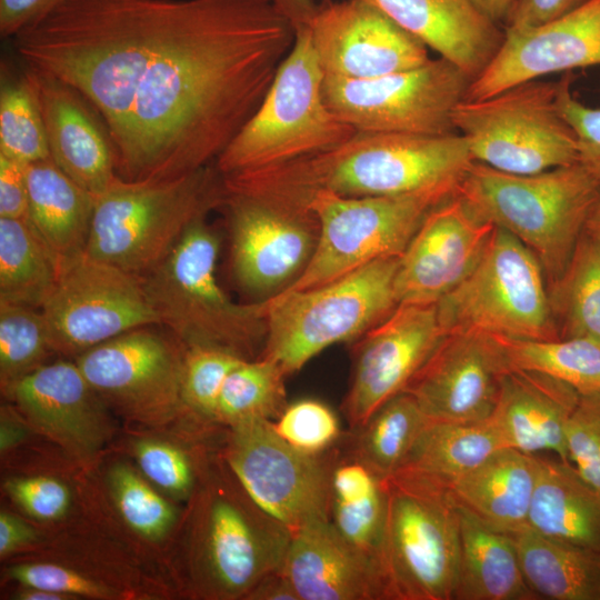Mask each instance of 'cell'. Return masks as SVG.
<instances>
[{
  "instance_id": "6da1fadb",
  "label": "cell",
  "mask_w": 600,
  "mask_h": 600,
  "mask_svg": "<svg viewBox=\"0 0 600 600\" xmlns=\"http://www.w3.org/2000/svg\"><path fill=\"white\" fill-rule=\"evenodd\" d=\"M294 38L270 0H66L13 44L91 103L117 174L137 182L214 163Z\"/></svg>"
},
{
  "instance_id": "7a4b0ae2",
  "label": "cell",
  "mask_w": 600,
  "mask_h": 600,
  "mask_svg": "<svg viewBox=\"0 0 600 600\" xmlns=\"http://www.w3.org/2000/svg\"><path fill=\"white\" fill-rule=\"evenodd\" d=\"M474 161L458 132L444 136L357 131L342 143L279 166L222 177L227 196L309 211L318 192L362 198L458 186Z\"/></svg>"
},
{
  "instance_id": "3957f363",
  "label": "cell",
  "mask_w": 600,
  "mask_h": 600,
  "mask_svg": "<svg viewBox=\"0 0 600 600\" xmlns=\"http://www.w3.org/2000/svg\"><path fill=\"white\" fill-rule=\"evenodd\" d=\"M600 183L580 163L514 174L473 162L457 196L528 247L556 282L580 240Z\"/></svg>"
},
{
  "instance_id": "277c9868",
  "label": "cell",
  "mask_w": 600,
  "mask_h": 600,
  "mask_svg": "<svg viewBox=\"0 0 600 600\" xmlns=\"http://www.w3.org/2000/svg\"><path fill=\"white\" fill-rule=\"evenodd\" d=\"M226 200L214 163L164 181L119 176L96 198L86 253L144 277L173 250L187 230Z\"/></svg>"
},
{
  "instance_id": "5b68a950",
  "label": "cell",
  "mask_w": 600,
  "mask_h": 600,
  "mask_svg": "<svg viewBox=\"0 0 600 600\" xmlns=\"http://www.w3.org/2000/svg\"><path fill=\"white\" fill-rule=\"evenodd\" d=\"M220 239L206 219L194 222L144 283L160 326L183 346L261 356L267 338V300L232 301L216 278Z\"/></svg>"
},
{
  "instance_id": "8992f818",
  "label": "cell",
  "mask_w": 600,
  "mask_h": 600,
  "mask_svg": "<svg viewBox=\"0 0 600 600\" xmlns=\"http://www.w3.org/2000/svg\"><path fill=\"white\" fill-rule=\"evenodd\" d=\"M323 80L309 28L297 30L262 102L217 158L220 174L279 166L352 137L357 131L326 104Z\"/></svg>"
},
{
  "instance_id": "52a82bcc",
  "label": "cell",
  "mask_w": 600,
  "mask_h": 600,
  "mask_svg": "<svg viewBox=\"0 0 600 600\" xmlns=\"http://www.w3.org/2000/svg\"><path fill=\"white\" fill-rule=\"evenodd\" d=\"M398 262L399 257L378 259L321 286L270 296L260 357L288 377L330 346L358 340L398 306Z\"/></svg>"
},
{
  "instance_id": "ba28073f",
  "label": "cell",
  "mask_w": 600,
  "mask_h": 600,
  "mask_svg": "<svg viewBox=\"0 0 600 600\" xmlns=\"http://www.w3.org/2000/svg\"><path fill=\"white\" fill-rule=\"evenodd\" d=\"M544 274L528 247L494 227L472 271L437 303L443 330L519 340L561 338Z\"/></svg>"
},
{
  "instance_id": "9c48e42d",
  "label": "cell",
  "mask_w": 600,
  "mask_h": 600,
  "mask_svg": "<svg viewBox=\"0 0 600 600\" xmlns=\"http://www.w3.org/2000/svg\"><path fill=\"white\" fill-rule=\"evenodd\" d=\"M474 162L533 174L578 162L577 139L558 106L557 82L533 80L481 100H462L451 113Z\"/></svg>"
},
{
  "instance_id": "30bf717a",
  "label": "cell",
  "mask_w": 600,
  "mask_h": 600,
  "mask_svg": "<svg viewBox=\"0 0 600 600\" xmlns=\"http://www.w3.org/2000/svg\"><path fill=\"white\" fill-rule=\"evenodd\" d=\"M459 552L451 491L401 473L389 477L381 556L389 600H453Z\"/></svg>"
},
{
  "instance_id": "8fae6325",
  "label": "cell",
  "mask_w": 600,
  "mask_h": 600,
  "mask_svg": "<svg viewBox=\"0 0 600 600\" xmlns=\"http://www.w3.org/2000/svg\"><path fill=\"white\" fill-rule=\"evenodd\" d=\"M291 531L262 510L231 470L200 494L194 521V572L199 590L212 598L246 599L282 566Z\"/></svg>"
},
{
  "instance_id": "7c38bea8",
  "label": "cell",
  "mask_w": 600,
  "mask_h": 600,
  "mask_svg": "<svg viewBox=\"0 0 600 600\" xmlns=\"http://www.w3.org/2000/svg\"><path fill=\"white\" fill-rule=\"evenodd\" d=\"M454 194L442 189L362 198L316 193L307 204L318 222L316 248L283 290L318 287L378 259L400 257L428 212Z\"/></svg>"
},
{
  "instance_id": "4fadbf2b",
  "label": "cell",
  "mask_w": 600,
  "mask_h": 600,
  "mask_svg": "<svg viewBox=\"0 0 600 600\" xmlns=\"http://www.w3.org/2000/svg\"><path fill=\"white\" fill-rule=\"evenodd\" d=\"M470 82L439 57L370 79L324 76L323 99L356 131L444 136L456 132L451 113Z\"/></svg>"
},
{
  "instance_id": "5bb4252c",
  "label": "cell",
  "mask_w": 600,
  "mask_h": 600,
  "mask_svg": "<svg viewBox=\"0 0 600 600\" xmlns=\"http://www.w3.org/2000/svg\"><path fill=\"white\" fill-rule=\"evenodd\" d=\"M336 447L309 454L283 440L272 421L252 420L228 427L222 459L249 497L292 532L330 519Z\"/></svg>"
},
{
  "instance_id": "9a60e30c",
  "label": "cell",
  "mask_w": 600,
  "mask_h": 600,
  "mask_svg": "<svg viewBox=\"0 0 600 600\" xmlns=\"http://www.w3.org/2000/svg\"><path fill=\"white\" fill-rule=\"evenodd\" d=\"M54 352L79 356L127 331L160 326L144 278L87 253L60 268L40 309Z\"/></svg>"
},
{
  "instance_id": "2e32d148",
  "label": "cell",
  "mask_w": 600,
  "mask_h": 600,
  "mask_svg": "<svg viewBox=\"0 0 600 600\" xmlns=\"http://www.w3.org/2000/svg\"><path fill=\"white\" fill-rule=\"evenodd\" d=\"M148 326L127 331L77 357L76 363L106 406L121 416L161 424L183 409V346Z\"/></svg>"
},
{
  "instance_id": "e0dca14e",
  "label": "cell",
  "mask_w": 600,
  "mask_h": 600,
  "mask_svg": "<svg viewBox=\"0 0 600 600\" xmlns=\"http://www.w3.org/2000/svg\"><path fill=\"white\" fill-rule=\"evenodd\" d=\"M446 336L437 304H398L381 322L362 334L342 411L354 429L384 402L406 390Z\"/></svg>"
},
{
  "instance_id": "ac0fdd59",
  "label": "cell",
  "mask_w": 600,
  "mask_h": 600,
  "mask_svg": "<svg viewBox=\"0 0 600 600\" xmlns=\"http://www.w3.org/2000/svg\"><path fill=\"white\" fill-rule=\"evenodd\" d=\"M308 28L324 76L370 79L431 59L422 42L363 0H323Z\"/></svg>"
},
{
  "instance_id": "d6986e66",
  "label": "cell",
  "mask_w": 600,
  "mask_h": 600,
  "mask_svg": "<svg viewBox=\"0 0 600 600\" xmlns=\"http://www.w3.org/2000/svg\"><path fill=\"white\" fill-rule=\"evenodd\" d=\"M600 66V0H583L538 26L504 29L489 64L468 86L463 100H481L556 72Z\"/></svg>"
},
{
  "instance_id": "ffe728a7",
  "label": "cell",
  "mask_w": 600,
  "mask_h": 600,
  "mask_svg": "<svg viewBox=\"0 0 600 600\" xmlns=\"http://www.w3.org/2000/svg\"><path fill=\"white\" fill-rule=\"evenodd\" d=\"M508 369L496 337L448 332L404 391L431 421L479 422L492 414Z\"/></svg>"
},
{
  "instance_id": "44dd1931",
  "label": "cell",
  "mask_w": 600,
  "mask_h": 600,
  "mask_svg": "<svg viewBox=\"0 0 600 600\" xmlns=\"http://www.w3.org/2000/svg\"><path fill=\"white\" fill-rule=\"evenodd\" d=\"M494 227L457 194L433 207L399 257L398 304H437L472 271Z\"/></svg>"
},
{
  "instance_id": "7402d4cb",
  "label": "cell",
  "mask_w": 600,
  "mask_h": 600,
  "mask_svg": "<svg viewBox=\"0 0 600 600\" xmlns=\"http://www.w3.org/2000/svg\"><path fill=\"white\" fill-rule=\"evenodd\" d=\"M231 266L241 287L256 293L287 288L308 264L317 243L318 222L310 211L226 196Z\"/></svg>"
},
{
  "instance_id": "603a6c76",
  "label": "cell",
  "mask_w": 600,
  "mask_h": 600,
  "mask_svg": "<svg viewBox=\"0 0 600 600\" xmlns=\"http://www.w3.org/2000/svg\"><path fill=\"white\" fill-rule=\"evenodd\" d=\"M23 73L42 118L50 158L97 198L118 176L112 143L100 116L59 78L26 64Z\"/></svg>"
},
{
  "instance_id": "cb8c5ba5",
  "label": "cell",
  "mask_w": 600,
  "mask_h": 600,
  "mask_svg": "<svg viewBox=\"0 0 600 600\" xmlns=\"http://www.w3.org/2000/svg\"><path fill=\"white\" fill-rule=\"evenodd\" d=\"M3 391L29 424L77 457L94 454L109 436L107 406L76 362L44 363Z\"/></svg>"
},
{
  "instance_id": "d4e9b609",
  "label": "cell",
  "mask_w": 600,
  "mask_h": 600,
  "mask_svg": "<svg viewBox=\"0 0 600 600\" xmlns=\"http://www.w3.org/2000/svg\"><path fill=\"white\" fill-rule=\"evenodd\" d=\"M280 569L299 600H389L381 566L330 520L292 531Z\"/></svg>"
},
{
  "instance_id": "484cf974",
  "label": "cell",
  "mask_w": 600,
  "mask_h": 600,
  "mask_svg": "<svg viewBox=\"0 0 600 600\" xmlns=\"http://www.w3.org/2000/svg\"><path fill=\"white\" fill-rule=\"evenodd\" d=\"M579 398L578 391L550 376L509 368L490 419L507 448L532 456L551 452L569 462L566 430Z\"/></svg>"
},
{
  "instance_id": "4316f807",
  "label": "cell",
  "mask_w": 600,
  "mask_h": 600,
  "mask_svg": "<svg viewBox=\"0 0 600 600\" xmlns=\"http://www.w3.org/2000/svg\"><path fill=\"white\" fill-rule=\"evenodd\" d=\"M473 80L497 53L504 31L470 0H363Z\"/></svg>"
},
{
  "instance_id": "83f0119b",
  "label": "cell",
  "mask_w": 600,
  "mask_h": 600,
  "mask_svg": "<svg viewBox=\"0 0 600 600\" xmlns=\"http://www.w3.org/2000/svg\"><path fill=\"white\" fill-rule=\"evenodd\" d=\"M458 507L460 552L453 600H538L512 536Z\"/></svg>"
},
{
  "instance_id": "f1b7e54d",
  "label": "cell",
  "mask_w": 600,
  "mask_h": 600,
  "mask_svg": "<svg viewBox=\"0 0 600 600\" xmlns=\"http://www.w3.org/2000/svg\"><path fill=\"white\" fill-rule=\"evenodd\" d=\"M28 220L59 268L86 253L96 198L51 158L26 164Z\"/></svg>"
},
{
  "instance_id": "f546056e",
  "label": "cell",
  "mask_w": 600,
  "mask_h": 600,
  "mask_svg": "<svg viewBox=\"0 0 600 600\" xmlns=\"http://www.w3.org/2000/svg\"><path fill=\"white\" fill-rule=\"evenodd\" d=\"M539 458L502 448L459 479L456 501L492 527L511 533L528 524Z\"/></svg>"
},
{
  "instance_id": "4dcf8cb0",
  "label": "cell",
  "mask_w": 600,
  "mask_h": 600,
  "mask_svg": "<svg viewBox=\"0 0 600 600\" xmlns=\"http://www.w3.org/2000/svg\"><path fill=\"white\" fill-rule=\"evenodd\" d=\"M527 526L544 537L600 551V489L570 462L539 458Z\"/></svg>"
},
{
  "instance_id": "1f68e13d",
  "label": "cell",
  "mask_w": 600,
  "mask_h": 600,
  "mask_svg": "<svg viewBox=\"0 0 600 600\" xmlns=\"http://www.w3.org/2000/svg\"><path fill=\"white\" fill-rule=\"evenodd\" d=\"M330 490L329 520L334 529L350 544L381 566L387 479L340 444L334 450Z\"/></svg>"
},
{
  "instance_id": "d6a6232c",
  "label": "cell",
  "mask_w": 600,
  "mask_h": 600,
  "mask_svg": "<svg viewBox=\"0 0 600 600\" xmlns=\"http://www.w3.org/2000/svg\"><path fill=\"white\" fill-rule=\"evenodd\" d=\"M502 448L507 447L490 418L464 423L430 420L394 473L451 491L459 479Z\"/></svg>"
},
{
  "instance_id": "836d02e7",
  "label": "cell",
  "mask_w": 600,
  "mask_h": 600,
  "mask_svg": "<svg viewBox=\"0 0 600 600\" xmlns=\"http://www.w3.org/2000/svg\"><path fill=\"white\" fill-rule=\"evenodd\" d=\"M510 534L539 599L600 600V551L544 537L528 526Z\"/></svg>"
},
{
  "instance_id": "e575fe53",
  "label": "cell",
  "mask_w": 600,
  "mask_h": 600,
  "mask_svg": "<svg viewBox=\"0 0 600 600\" xmlns=\"http://www.w3.org/2000/svg\"><path fill=\"white\" fill-rule=\"evenodd\" d=\"M59 273L28 218H0V302L41 309Z\"/></svg>"
},
{
  "instance_id": "d590c367",
  "label": "cell",
  "mask_w": 600,
  "mask_h": 600,
  "mask_svg": "<svg viewBox=\"0 0 600 600\" xmlns=\"http://www.w3.org/2000/svg\"><path fill=\"white\" fill-rule=\"evenodd\" d=\"M430 420L417 400L402 391L384 402L370 418L341 439L342 446L383 479L403 463Z\"/></svg>"
},
{
  "instance_id": "8d00e7d4",
  "label": "cell",
  "mask_w": 600,
  "mask_h": 600,
  "mask_svg": "<svg viewBox=\"0 0 600 600\" xmlns=\"http://www.w3.org/2000/svg\"><path fill=\"white\" fill-rule=\"evenodd\" d=\"M496 338L503 348L509 368L544 373L580 394L600 393V341L581 337L553 340Z\"/></svg>"
},
{
  "instance_id": "74e56055",
  "label": "cell",
  "mask_w": 600,
  "mask_h": 600,
  "mask_svg": "<svg viewBox=\"0 0 600 600\" xmlns=\"http://www.w3.org/2000/svg\"><path fill=\"white\" fill-rule=\"evenodd\" d=\"M552 311L561 338L600 341V242L584 231L560 278L552 283Z\"/></svg>"
},
{
  "instance_id": "f35d334b",
  "label": "cell",
  "mask_w": 600,
  "mask_h": 600,
  "mask_svg": "<svg viewBox=\"0 0 600 600\" xmlns=\"http://www.w3.org/2000/svg\"><path fill=\"white\" fill-rule=\"evenodd\" d=\"M286 378L271 359L243 360L222 386L216 422L228 428L252 420L274 421L288 404Z\"/></svg>"
},
{
  "instance_id": "ab89813d",
  "label": "cell",
  "mask_w": 600,
  "mask_h": 600,
  "mask_svg": "<svg viewBox=\"0 0 600 600\" xmlns=\"http://www.w3.org/2000/svg\"><path fill=\"white\" fill-rule=\"evenodd\" d=\"M1 68L0 154L29 164L50 158L42 118L22 74Z\"/></svg>"
},
{
  "instance_id": "60d3db41",
  "label": "cell",
  "mask_w": 600,
  "mask_h": 600,
  "mask_svg": "<svg viewBox=\"0 0 600 600\" xmlns=\"http://www.w3.org/2000/svg\"><path fill=\"white\" fill-rule=\"evenodd\" d=\"M54 352L40 309L0 302V379L2 390L44 364Z\"/></svg>"
},
{
  "instance_id": "b9f144b4",
  "label": "cell",
  "mask_w": 600,
  "mask_h": 600,
  "mask_svg": "<svg viewBox=\"0 0 600 600\" xmlns=\"http://www.w3.org/2000/svg\"><path fill=\"white\" fill-rule=\"evenodd\" d=\"M181 399L183 409L198 419L216 422L218 399L228 374L244 359L228 351L203 347H183Z\"/></svg>"
},
{
  "instance_id": "7bdbcfd3",
  "label": "cell",
  "mask_w": 600,
  "mask_h": 600,
  "mask_svg": "<svg viewBox=\"0 0 600 600\" xmlns=\"http://www.w3.org/2000/svg\"><path fill=\"white\" fill-rule=\"evenodd\" d=\"M110 483L122 518L136 532L149 539L168 532L176 519L172 507L138 473L127 466H116Z\"/></svg>"
},
{
  "instance_id": "ee69618b",
  "label": "cell",
  "mask_w": 600,
  "mask_h": 600,
  "mask_svg": "<svg viewBox=\"0 0 600 600\" xmlns=\"http://www.w3.org/2000/svg\"><path fill=\"white\" fill-rule=\"evenodd\" d=\"M272 424L283 440L309 454L332 450L344 434L334 411L310 398L288 403Z\"/></svg>"
},
{
  "instance_id": "f6af8a7d",
  "label": "cell",
  "mask_w": 600,
  "mask_h": 600,
  "mask_svg": "<svg viewBox=\"0 0 600 600\" xmlns=\"http://www.w3.org/2000/svg\"><path fill=\"white\" fill-rule=\"evenodd\" d=\"M566 446L569 462L600 489V393L580 394L568 420Z\"/></svg>"
},
{
  "instance_id": "bcb514c9",
  "label": "cell",
  "mask_w": 600,
  "mask_h": 600,
  "mask_svg": "<svg viewBox=\"0 0 600 600\" xmlns=\"http://www.w3.org/2000/svg\"><path fill=\"white\" fill-rule=\"evenodd\" d=\"M572 72L557 81L559 109L572 128L580 163L600 183V108L579 101L571 90Z\"/></svg>"
},
{
  "instance_id": "7dc6e473",
  "label": "cell",
  "mask_w": 600,
  "mask_h": 600,
  "mask_svg": "<svg viewBox=\"0 0 600 600\" xmlns=\"http://www.w3.org/2000/svg\"><path fill=\"white\" fill-rule=\"evenodd\" d=\"M136 454L143 473L174 496H187L194 484V472L187 454L166 442L146 440L137 444Z\"/></svg>"
},
{
  "instance_id": "c3c4849f",
  "label": "cell",
  "mask_w": 600,
  "mask_h": 600,
  "mask_svg": "<svg viewBox=\"0 0 600 600\" xmlns=\"http://www.w3.org/2000/svg\"><path fill=\"white\" fill-rule=\"evenodd\" d=\"M9 578L27 588L48 590L66 596L104 598L109 591L101 584L51 563L19 564L9 569Z\"/></svg>"
},
{
  "instance_id": "681fc988",
  "label": "cell",
  "mask_w": 600,
  "mask_h": 600,
  "mask_svg": "<svg viewBox=\"0 0 600 600\" xmlns=\"http://www.w3.org/2000/svg\"><path fill=\"white\" fill-rule=\"evenodd\" d=\"M6 488L16 502L39 520L59 519L70 506L69 489L53 478L12 479Z\"/></svg>"
},
{
  "instance_id": "f907efd6",
  "label": "cell",
  "mask_w": 600,
  "mask_h": 600,
  "mask_svg": "<svg viewBox=\"0 0 600 600\" xmlns=\"http://www.w3.org/2000/svg\"><path fill=\"white\" fill-rule=\"evenodd\" d=\"M28 210L26 164L0 154V218H27Z\"/></svg>"
},
{
  "instance_id": "816d5d0a",
  "label": "cell",
  "mask_w": 600,
  "mask_h": 600,
  "mask_svg": "<svg viewBox=\"0 0 600 600\" xmlns=\"http://www.w3.org/2000/svg\"><path fill=\"white\" fill-rule=\"evenodd\" d=\"M66 0H0V34L13 38Z\"/></svg>"
},
{
  "instance_id": "f5cc1de1",
  "label": "cell",
  "mask_w": 600,
  "mask_h": 600,
  "mask_svg": "<svg viewBox=\"0 0 600 600\" xmlns=\"http://www.w3.org/2000/svg\"><path fill=\"white\" fill-rule=\"evenodd\" d=\"M583 0H517L506 22L509 29L533 27L552 20Z\"/></svg>"
},
{
  "instance_id": "db71d44e",
  "label": "cell",
  "mask_w": 600,
  "mask_h": 600,
  "mask_svg": "<svg viewBox=\"0 0 600 600\" xmlns=\"http://www.w3.org/2000/svg\"><path fill=\"white\" fill-rule=\"evenodd\" d=\"M34 530L18 517L1 511L0 513V554H10L36 540Z\"/></svg>"
},
{
  "instance_id": "11a10c76",
  "label": "cell",
  "mask_w": 600,
  "mask_h": 600,
  "mask_svg": "<svg viewBox=\"0 0 600 600\" xmlns=\"http://www.w3.org/2000/svg\"><path fill=\"white\" fill-rule=\"evenodd\" d=\"M250 600H299L281 569L263 577L247 594Z\"/></svg>"
},
{
  "instance_id": "9f6ffc18",
  "label": "cell",
  "mask_w": 600,
  "mask_h": 600,
  "mask_svg": "<svg viewBox=\"0 0 600 600\" xmlns=\"http://www.w3.org/2000/svg\"><path fill=\"white\" fill-rule=\"evenodd\" d=\"M270 2L290 22L294 31L308 28L319 8L314 0H270Z\"/></svg>"
},
{
  "instance_id": "6f0895ef",
  "label": "cell",
  "mask_w": 600,
  "mask_h": 600,
  "mask_svg": "<svg viewBox=\"0 0 600 600\" xmlns=\"http://www.w3.org/2000/svg\"><path fill=\"white\" fill-rule=\"evenodd\" d=\"M488 19L499 23L507 20L517 0H470Z\"/></svg>"
},
{
  "instance_id": "680465c9",
  "label": "cell",
  "mask_w": 600,
  "mask_h": 600,
  "mask_svg": "<svg viewBox=\"0 0 600 600\" xmlns=\"http://www.w3.org/2000/svg\"><path fill=\"white\" fill-rule=\"evenodd\" d=\"M584 232L600 242V192L587 219Z\"/></svg>"
},
{
  "instance_id": "91938a15",
  "label": "cell",
  "mask_w": 600,
  "mask_h": 600,
  "mask_svg": "<svg viewBox=\"0 0 600 600\" xmlns=\"http://www.w3.org/2000/svg\"><path fill=\"white\" fill-rule=\"evenodd\" d=\"M20 599L23 600H62L68 599V596L48 591V590H41V589H34V588H28L23 592L19 594Z\"/></svg>"
}]
</instances>
